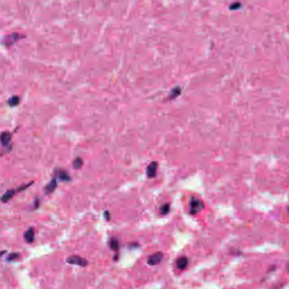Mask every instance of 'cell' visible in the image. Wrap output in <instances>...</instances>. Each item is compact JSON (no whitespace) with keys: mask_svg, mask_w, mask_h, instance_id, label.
Wrapping results in <instances>:
<instances>
[{"mask_svg":"<svg viewBox=\"0 0 289 289\" xmlns=\"http://www.w3.org/2000/svg\"><path fill=\"white\" fill-rule=\"evenodd\" d=\"M204 207L203 203L197 199L193 198L190 203V213L195 215L199 212Z\"/></svg>","mask_w":289,"mask_h":289,"instance_id":"1","label":"cell"},{"mask_svg":"<svg viewBox=\"0 0 289 289\" xmlns=\"http://www.w3.org/2000/svg\"><path fill=\"white\" fill-rule=\"evenodd\" d=\"M67 262L69 264L77 265L83 267L86 266L88 264V262L86 259L77 255H72L68 257L67 259Z\"/></svg>","mask_w":289,"mask_h":289,"instance_id":"2","label":"cell"},{"mask_svg":"<svg viewBox=\"0 0 289 289\" xmlns=\"http://www.w3.org/2000/svg\"><path fill=\"white\" fill-rule=\"evenodd\" d=\"M163 259V253L161 252L154 253L150 256L148 260V263L150 265H155L159 264Z\"/></svg>","mask_w":289,"mask_h":289,"instance_id":"3","label":"cell"},{"mask_svg":"<svg viewBox=\"0 0 289 289\" xmlns=\"http://www.w3.org/2000/svg\"><path fill=\"white\" fill-rule=\"evenodd\" d=\"M157 168H158V164L156 162L153 161L149 164L146 169V174L148 177L149 178L155 177L156 175Z\"/></svg>","mask_w":289,"mask_h":289,"instance_id":"4","label":"cell"},{"mask_svg":"<svg viewBox=\"0 0 289 289\" xmlns=\"http://www.w3.org/2000/svg\"><path fill=\"white\" fill-rule=\"evenodd\" d=\"M11 141V134L9 132H3L1 135V143L3 146L8 147L9 146Z\"/></svg>","mask_w":289,"mask_h":289,"instance_id":"5","label":"cell"},{"mask_svg":"<svg viewBox=\"0 0 289 289\" xmlns=\"http://www.w3.org/2000/svg\"><path fill=\"white\" fill-rule=\"evenodd\" d=\"M57 187V180L55 178H53L51 181L45 186V192L46 194H49L53 193Z\"/></svg>","mask_w":289,"mask_h":289,"instance_id":"6","label":"cell"},{"mask_svg":"<svg viewBox=\"0 0 289 289\" xmlns=\"http://www.w3.org/2000/svg\"><path fill=\"white\" fill-rule=\"evenodd\" d=\"M24 238L28 243H32L35 240V232L32 228L28 229L24 234Z\"/></svg>","mask_w":289,"mask_h":289,"instance_id":"7","label":"cell"},{"mask_svg":"<svg viewBox=\"0 0 289 289\" xmlns=\"http://www.w3.org/2000/svg\"><path fill=\"white\" fill-rule=\"evenodd\" d=\"M188 264V259L186 257H181L176 262L177 267L181 270L185 269Z\"/></svg>","mask_w":289,"mask_h":289,"instance_id":"8","label":"cell"},{"mask_svg":"<svg viewBox=\"0 0 289 289\" xmlns=\"http://www.w3.org/2000/svg\"><path fill=\"white\" fill-rule=\"evenodd\" d=\"M15 194V191L13 190H8L1 197V201L3 203H7L13 197V195Z\"/></svg>","mask_w":289,"mask_h":289,"instance_id":"9","label":"cell"},{"mask_svg":"<svg viewBox=\"0 0 289 289\" xmlns=\"http://www.w3.org/2000/svg\"><path fill=\"white\" fill-rule=\"evenodd\" d=\"M20 103V98L18 96L14 95L10 97L8 100V103L11 107H15L18 106Z\"/></svg>","mask_w":289,"mask_h":289,"instance_id":"10","label":"cell"},{"mask_svg":"<svg viewBox=\"0 0 289 289\" xmlns=\"http://www.w3.org/2000/svg\"><path fill=\"white\" fill-rule=\"evenodd\" d=\"M58 176L59 179L63 181L67 182L71 180V177L67 173V172L64 170H59L58 172Z\"/></svg>","mask_w":289,"mask_h":289,"instance_id":"11","label":"cell"},{"mask_svg":"<svg viewBox=\"0 0 289 289\" xmlns=\"http://www.w3.org/2000/svg\"><path fill=\"white\" fill-rule=\"evenodd\" d=\"M83 165V161L80 157L76 158L72 163L73 167L75 169H80Z\"/></svg>","mask_w":289,"mask_h":289,"instance_id":"12","label":"cell"},{"mask_svg":"<svg viewBox=\"0 0 289 289\" xmlns=\"http://www.w3.org/2000/svg\"><path fill=\"white\" fill-rule=\"evenodd\" d=\"M109 245L110 248L114 251H117L119 247V242L117 239L115 238H113L110 239L109 242Z\"/></svg>","mask_w":289,"mask_h":289,"instance_id":"13","label":"cell"},{"mask_svg":"<svg viewBox=\"0 0 289 289\" xmlns=\"http://www.w3.org/2000/svg\"><path fill=\"white\" fill-rule=\"evenodd\" d=\"M170 210V206L169 204L167 203L163 205L161 208V212L163 215H166L168 214Z\"/></svg>","mask_w":289,"mask_h":289,"instance_id":"14","label":"cell"},{"mask_svg":"<svg viewBox=\"0 0 289 289\" xmlns=\"http://www.w3.org/2000/svg\"><path fill=\"white\" fill-rule=\"evenodd\" d=\"M19 257V254L18 253H15V252H13V253H10L8 257H7V260L9 262H12V261H14L15 260H16V259H18Z\"/></svg>","mask_w":289,"mask_h":289,"instance_id":"15","label":"cell"},{"mask_svg":"<svg viewBox=\"0 0 289 289\" xmlns=\"http://www.w3.org/2000/svg\"><path fill=\"white\" fill-rule=\"evenodd\" d=\"M241 5V3L239 2H234L233 3H232L230 6V8L232 9H237L239 8L240 6Z\"/></svg>","mask_w":289,"mask_h":289,"instance_id":"16","label":"cell"},{"mask_svg":"<svg viewBox=\"0 0 289 289\" xmlns=\"http://www.w3.org/2000/svg\"><path fill=\"white\" fill-rule=\"evenodd\" d=\"M104 217L106 219V220L107 221H109L111 219V216H110V214L109 213V211H106L105 212H104Z\"/></svg>","mask_w":289,"mask_h":289,"instance_id":"17","label":"cell"},{"mask_svg":"<svg viewBox=\"0 0 289 289\" xmlns=\"http://www.w3.org/2000/svg\"><path fill=\"white\" fill-rule=\"evenodd\" d=\"M288 210H289V208H288Z\"/></svg>","mask_w":289,"mask_h":289,"instance_id":"18","label":"cell"}]
</instances>
